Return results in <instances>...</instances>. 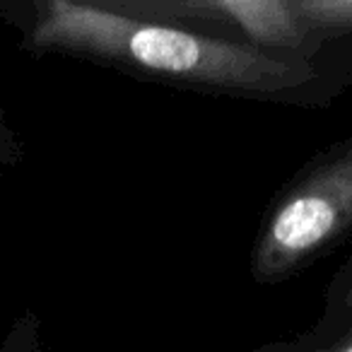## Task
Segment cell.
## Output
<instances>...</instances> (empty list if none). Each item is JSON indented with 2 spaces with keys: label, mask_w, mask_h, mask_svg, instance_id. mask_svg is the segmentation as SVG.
Returning <instances> with one entry per match:
<instances>
[{
  "label": "cell",
  "mask_w": 352,
  "mask_h": 352,
  "mask_svg": "<svg viewBox=\"0 0 352 352\" xmlns=\"http://www.w3.org/2000/svg\"><path fill=\"white\" fill-rule=\"evenodd\" d=\"M0 22L30 54L68 56L203 92L285 99L321 78L311 60L128 17L104 0H0Z\"/></svg>",
  "instance_id": "obj_1"
},
{
  "label": "cell",
  "mask_w": 352,
  "mask_h": 352,
  "mask_svg": "<svg viewBox=\"0 0 352 352\" xmlns=\"http://www.w3.org/2000/svg\"><path fill=\"white\" fill-rule=\"evenodd\" d=\"M352 234V135L302 166L275 193L251 251V273L273 285L302 273Z\"/></svg>",
  "instance_id": "obj_2"
},
{
  "label": "cell",
  "mask_w": 352,
  "mask_h": 352,
  "mask_svg": "<svg viewBox=\"0 0 352 352\" xmlns=\"http://www.w3.org/2000/svg\"><path fill=\"white\" fill-rule=\"evenodd\" d=\"M138 20L179 27L256 51L311 60L321 49L302 25L292 0H104Z\"/></svg>",
  "instance_id": "obj_3"
},
{
  "label": "cell",
  "mask_w": 352,
  "mask_h": 352,
  "mask_svg": "<svg viewBox=\"0 0 352 352\" xmlns=\"http://www.w3.org/2000/svg\"><path fill=\"white\" fill-rule=\"evenodd\" d=\"M307 32L323 41L352 34V0H292Z\"/></svg>",
  "instance_id": "obj_4"
},
{
  "label": "cell",
  "mask_w": 352,
  "mask_h": 352,
  "mask_svg": "<svg viewBox=\"0 0 352 352\" xmlns=\"http://www.w3.org/2000/svg\"><path fill=\"white\" fill-rule=\"evenodd\" d=\"M347 323H352V256L345 261L340 273L333 278V283L328 285L326 311L311 333L323 336V333H333Z\"/></svg>",
  "instance_id": "obj_5"
},
{
  "label": "cell",
  "mask_w": 352,
  "mask_h": 352,
  "mask_svg": "<svg viewBox=\"0 0 352 352\" xmlns=\"http://www.w3.org/2000/svg\"><path fill=\"white\" fill-rule=\"evenodd\" d=\"M22 162V142L20 135L12 131V126L8 123L6 107L0 102V171L10 169V166Z\"/></svg>",
  "instance_id": "obj_6"
},
{
  "label": "cell",
  "mask_w": 352,
  "mask_h": 352,
  "mask_svg": "<svg viewBox=\"0 0 352 352\" xmlns=\"http://www.w3.org/2000/svg\"><path fill=\"white\" fill-rule=\"evenodd\" d=\"M268 352H294V345H273L268 347Z\"/></svg>",
  "instance_id": "obj_7"
},
{
  "label": "cell",
  "mask_w": 352,
  "mask_h": 352,
  "mask_svg": "<svg viewBox=\"0 0 352 352\" xmlns=\"http://www.w3.org/2000/svg\"><path fill=\"white\" fill-rule=\"evenodd\" d=\"M254 352H268V347H263V350H254Z\"/></svg>",
  "instance_id": "obj_8"
}]
</instances>
